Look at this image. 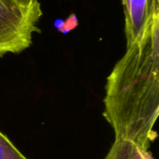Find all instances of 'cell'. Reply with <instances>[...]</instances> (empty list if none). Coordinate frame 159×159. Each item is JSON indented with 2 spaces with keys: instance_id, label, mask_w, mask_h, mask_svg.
Listing matches in <instances>:
<instances>
[{
  "instance_id": "cell-1",
  "label": "cell",
  "mask_w": 159,
  "mask_h": 159,
  "mask_svg": "<svg viewBox=\"0 0 159 159\" xmlns=\"http://www.w3.org/2000/svg\"><path fill=\"white\" fill-rule=\"evenodd\" d=\"M103 103L115 139L148 150L159 114V0H151L147 22L108 75Z\"/></svg>"
},
{
  "instance_id": "cell-2",
  "label": "cell",
  "mask_w": 159,
  "mask_h": 159,
  "mask_svg": "<svg viewBox=\"0 0 159 159\" xmlns=\"http://www.w3.org/2000/svg\"><path fill=\"white\" fill-rule=\"evenodd\" d=\"M43 16L40 2L26 4L20 0H0V57L19 54L33 44Z\"/></svg>"
},
{
  "instance_id": "cell-3",
  "label": "cell",
  "mask_w": 159,
  "mask_h": 159,
  "mask_svg": "<svg viewBox=\"0 0 159 159\" xmlns=\"http://www.w3.org/2000/svg\"><path fill=\"white\" fill-rule=\"evenodd\" d=\"M125 35L127 46L130 45L141 34L150 14L151 0H124Z\"/></svg>"
},
{
  "instance_id": "cell-4",
  "label": "cell",
  "mask_w": 159,
  "mask_h": 159,
  "mask_svg": "<svg viewBox=\"0 0 159 159\" xmlns=\"http://www.w3.org/2000/svg\"><path fill=\"white\" fill-rule=\"evenodd\" d=\"M103 159H156L148 151L128 139H115Z\"/></svg>"
},
{
  "instance_id": "cell-5",
  "label": "cell",
  "mask_w": 159,
  "mask_h": 159,
  "mask_svg": "<svg viewBox=\"0 0 159 159\" xmlns=\"http://www.w3.org/2000/svg\"><path fill=\"white\" fill-rule=\"evenodd\" d=\"M0 159H28L0 131Z\"/></svg>"
},
{
  "instance_id": "cell-6",
  "label": "cell",
  "mask_w": 159,
  "mask_h": 159,
  "mask_svg": "<svg viewBox=\"0 0 159 159\" xmlns=\"http://www.w3.org/2000/svg\"><path fill=\"white\" fill-rule=\"evenodd\" d=\"M78 25V20L75 14H72L66 20H56L54 21V26L57 28L58 31L63 34H67L70 31L76 28Z\"/></svg>"
},
{
  "instance_id": "cell-7",
  "label": "cell",
  "mask_w": 159,
  "mask_h": 159,
  "mask_svg": "<svg viewBox=\"0 0 159 159\" xmlns=\"http://www.w3.org/2000/svg\"><path fill=\"white\" fill-rule=\"evenodd\" d=\"M20 1L23 3H26V4H31V5L39 3V0H20Z\"/></svg>"
},
{
  "instance_id": "cell-8",
  "label": "cell",
  "mask_w": 159,
  "mask_h": 159,
  "mask_svg": "<svg viewBox=\"0 0 159 159\" xmlns=\"http://www.w3.org/2000/svg\"><path fill=\"white\" fill-rule=\"evenodd\" d=\"M123 1H124V0H121V3H123Z\"/></svg>"
}]
</instances>
